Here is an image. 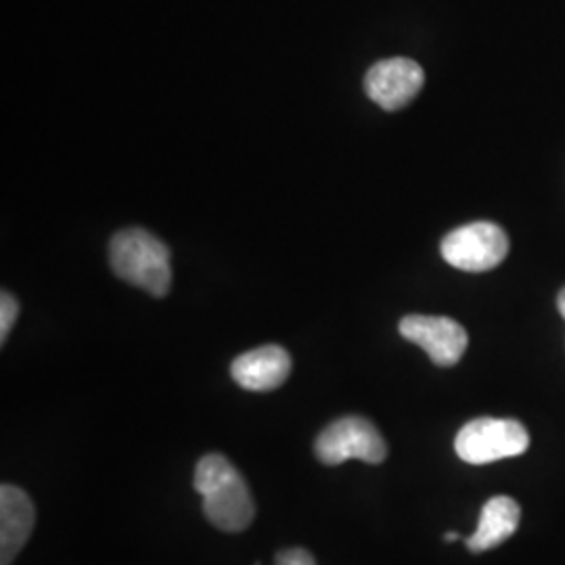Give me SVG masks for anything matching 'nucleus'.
I'll return each instance as SVG.
<instances>
[{"instance_id":"10","label":"nucleus","mask_w":565,"mask_h":565,"mask_svg":"<svg viewBox=\"0 0 565 565\" xmlns=\"http://www.w3.org/2000/svg\"><path fill=\"white\" fill-rule=\"evenodd\" d=\"M522 509L511 497H492L480 513L478 530L465 541L471 553H484L488 548L503 545L520 525Z\"/></svg>"},{"instance_id":"6","label":"nucleus","mask_w":565,"mask_h":565,"mask_svg":"<svg viewBox=\"0 0 565 565\" xmlns=\"http://www.w3.org/2000/svg\"><path fill=\"white\" fill-rule=\"evenodd\" d=\"M424 67L406 57L377 61L364 76L369 99L385 111H398L413 102L424 88Z\"/></svg>"},{"instance_id":"1","label":"nucleus","mask_w":565,"mask_h":565,"mask_svg":"<svg viewBox=\"0 0 565 565\" xmlns=\"http://www.w3.org/2000/svg\"><path fill=\"white\" fill-rule=\"evenodd\" d=\"M195 490L203 497L207 522L223 532H243L254 522V497L239 469L223 455H205L195 469Z\"/></svg>"},{"instance_id":"14","label":"nucleus","mask_w":565,"mask_h":565,"mask_svg":"<svg viewBox=\"0 0 565 565\" xmlns=\"http://www.w3.org/2000/svg\"><path fill=\"white\" fill-rule=\"evenodd\" d=\"M445 539L448 543H455V541H459V534H457V532H448Z\"/></svg>"},{"instance_id":"2","label":"nucleus","mask_w":565,"mask_h":565,"mask_svg":"<svg viewBox=\"0 0 565 565\" xmlns=\"http://www.w3.org/2000/svg\"><path fill=\"white\" fill-rule=\"evenodd\" d=\"M109 263L121 281L163 298L172 285V264L168 245L149 231L132 226L114 235L109 243Z\"/></svg>"},{"instance_id":"7","label":"nucleus","mask_w":565,"mask_h":565,"mask_svg":"<svg viewBox=\"0 0 565 565\" xmlns=\"http://www.w3.org/2000/svg\"><path fill=\"white\" fill-rule=\"evenodd\" d=\"M398 329L404 340L424 348L427 356L438 366L459 363L469 343L463 324L448 317L408 315L401 321Z\"/></svg>"},{"instance_id":"9","label":"nucleus","mask_w":565,"mask_h":565,"mask_svg":"<svg viewBox=\"0 0 565 565\" xmlns=\"http://www.w3.org/2000/svg\"><path fill=\"white\" fill-rule=\"evenodd\" d=\"M36 524V509L18 486H0V565H11Z\"/></svg>"},{"instance_id":"13","label":"nucleus","mask_w":565,"mask_h":565,"mask_svg":"<svg viewBox=\"0 0 565 565\" xmlns=\"http://www.w3.org/2000/svg\"><path fill=\"white\" fill-rule=\"evenodd\" d=\"M557 308L562 312V317L565 319V287L559 291V298H557Z\"/></svg>"},{"instance_id":"12","label":"nucleus","mask_w":565,"mask_h":565,"mask_svg":"<svg viewBox=\"0 0 565 565\" xmlns=\"http://www.w3.org/2000/svg\"><path fill=\"white\" fill-rule=\"evenodd\" d=\"M277 565H317L315 557L306 548H285L277 555Z\"/></svg>"},{"instance_id":"11","label":"nucleus","mask_w":565,"mask_h":565,"mask_svg":"<svg viewBox=\"0 0 565 565\" xmlns=\"http://www.w3.org/2000/svg\"><path fill=\"white\" fill-rule=\"evenodd\" d=\"M18 315H20V303L9 291H2V296H0V342H7L13 324L18 321Z\"/></svg>"},{"instance_id":"5","label":"nucleus","mask_w":565,"mask_h":565,"mask_svg":"<svg viewBox=\"0 0 565 565\" xmlns=\"http://www.w3.org/2000/svg\"><path fill=\"white\" fill-rule=\"evenodd\" d=\"M443 258L465 273L497 268L509 254V237L494 223H471L450 231L440 245Z\"/></svg>"},{"instance_id":"4","label":"nucleus","mask_w":565,"mask_h":565,"mask_svg":"<svg viewBox=\"0 0 565 565\" xmlns=\"http://www.w3.org/2000/svg\"><path fill=\"white\" fill-rule=\"evenodd\" d=\"M323 465H342L350 459L377 465L387 457V445L380 429L363 417H342L327 425L315 443Z\"/></svg>"},{"instance_id":"8","label":"nucleus","mask_w":565,"mask_h":565,"mask_svg":"<svg viewBox=\"0 0 565 565\" xmlns=\"http://www.w3.org/2000/svg\"><path fill=\"white\" fill-rule=\"evenodd\" d=\"M291 373V356L281 345H260L231 364V375L243 390L270 392L281 387Z\"/></svg>"},{"instance_id":"3","label":"nucleus","mask_w":565,"mask_h":565,"mask_svg":"<svg viewBox=\"0 0 565 565\" xmlns=\"http://www.w3.org/2000/svg\"><path fill=\"white\" fill-rule=\"evenodd\" d=\"M530 434L515 419L480 417L463 425L457 434L455 450L469 465H486L524 455Z\"/></svg>"}]
</instances>
